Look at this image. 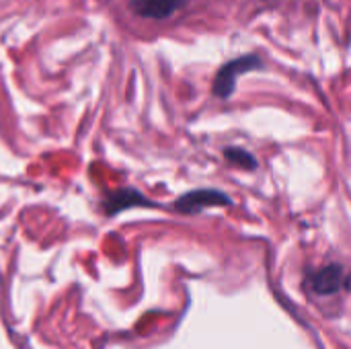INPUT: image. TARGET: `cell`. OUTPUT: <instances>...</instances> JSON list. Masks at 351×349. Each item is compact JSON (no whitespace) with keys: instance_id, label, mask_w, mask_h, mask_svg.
<instances>
[{"instance_id":"6da1fadb","label":"cell","mask_w":351,"mask_h":349,"mask_svg":"<svg viewBox=\"0 0 351 349\" xmlns=\"http://www.w3.org/2000/svg\"><path fill=\"white\" fill-rule=\"evenodd\" d=\"M261 60L257 56H243V58H237L228 64H224L218 74H216V80H214V95L220 97V99H228L232 93H234V86H237V78L243 74V72H249V70H257L261 68Z\"/></svg>"},{"instance_id":"7a4b0ae2","label":"cell","mask_w":351,"mask_h":349,"mask_svg":"<svg viewBox=\"0 0 351 349\" xmlns=\"http://www.w3.org/2000/svg\"><path fill=\"white\" fill-rule=\"evenodd\" d=\"M308 288L319 296L337 294L341 288L348 286V274L339 263H331L323 269H317L308 276Z\"/></svg>"},{"instance_id":"3957f363","label":"cell","mask_w":351,"mask_h":349,"mask_svg":"<svg viewBox=\"0 0 351 349\" xmlns=\"http://www.w3.org/2000/svg\"><path fill=\"white\" fill-rule=\"evenodd\" d=\"M230 204V197L222 191H216V189H195L191 193H185L177 200L175 208L179 212H185V214H197L202 212L204 208H212V206H228Z\"/></svg>"},{"instance_id":"277c9868","label":"cell","mask_w":351,"mask_h":349,"mask_svg":"<svg viewBox=\"0 0 351 349\" xmlns=\"http://www.w3.org/2000/svg\"><path fill=\"white\" fill-rule=\"evenodd\" d=\"M187 0H128L130 8L146 19H167L177 12Z\"/></svg>"},{"instance_id":"5b68a950","label":"cell","mask_w":351,"mask_h":349,"mask_svg":"<svg viewBox=\"0 0 351 349\" xmlns=\"http://www.w3.org/2000/svg\"><path fill=\"white\" fill-rule=\"evenodd\" d=\"M136 206H148L152 208L154 204L150 200H146L140 191L136 189H119L107 195L105 200V210L109 216H115L117 212H123L128 208H136Z\"/></svg>"},{"instance_id":"8992f818","label":"cell","mask_w":351,"mask_h":349,"mask_svg":"<svg viewBox=\"0 0 351 349\" xmlns=\"http://www.w3.org/2000/svg\"><path fill=\"white\" fill-rule=\"evenodd\" d=\"M224 156H226L230 163H234L237 167H243V169H255V167H257L255 156L249 154V152L243 150V148H226V150H224Z\"/></svg>"}]
</instances>
